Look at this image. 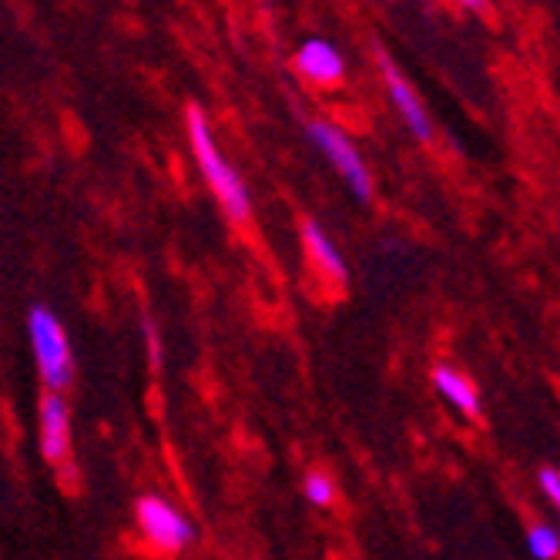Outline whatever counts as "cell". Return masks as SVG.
Wrapping results in <instances>:
<instances>
[{
  "mask_svg": "<svg viewBox=\"0 0 560 560\" xmlns=\"http://www.w3.org/2000/svg\"><path fill=\"white\" fill-rule=\"evenodd\" d=\"M185 128H188V144H191V155L198 162V172L206 175L212 195L219 198V206L225 209L229 219L245 222L252 212V195L248 185L242 182V175L229 165V159L222 155V148L215 141V131L209 125V115L201 112L198 105L185 108Z\"/></svg>",
  "mask_w": 560,
  "mask_h": 560,
  "instance_id": "1",
  "label": "cell"
},
{
  "mask_svg": "<svg viewBox=\"0 0 560 560\" xmlns=\"http://www.w3.org/2000/svg\"><path fill=\"white\" fill-rule=\"evenodd\" d=\"M527 550L537 557V560H553L560 553V534L547 524H534L527 530Z\"/></svg>",
  "mask_w": 560,
  "mask_h": 560,
  "instance_id": "10",
  "label": "cell"
},
{
  "mask_svg": "<svg viewBox=\"0 0 560 560\" xmlns=\"http://www.w3.org/2000/svg\"><path fill=\"white\" fill-rule=\"evenodd\" d=\"M433 386L436 393L456 406L464 417H480V396H477V386L460 373V370H453V366H436L433 370Z\"/></svg>",
  "mask_w": 560,
  "mask_h": 560,
  "instance_id": "9",
  "label": "cell"
},
{
  "mask_svg": "<svg viewBox=\"0 0 560 560\" xmlns=\"http://www.w3.org/2000/svg\"><path fill=\"white\" fill-rule=\"evenodd\" d=\"M540 490H544V497L557 506V511H560V470H540Z\"/></svg>",
  "mask_w": 560,
  "mask_h": 560,
  "instance_id": "12",
  "label": "cell"
},
{
  "mask_svg": "<svg viewBox=\"0 0 560 560\" xmlns=\"http://www.w3.org/2000/svg\"><path fill=\"white\" fill-rule=\"evenodd\" d=\"M135 521H138L141 537L155 550H165V553H178L195 540L191 521L165 497H151V493L141 497L135 503Z\"/></svg>",
  "mask_w": 560,
  "mask_h": 560,
  "instance_id": "4",
  "label": "cell"
},
{
  "mask_svg": "<svg viewBox=\"0 0 560 560\" xmlns=\"http://www.w3.org/2000/svg\"><path fill=\"white\" fill-rule=\"evenodd\" d=\"M292 71L313 88H336L346 78V58L342 50L326 37H310L295 47Z\"/></svg>",
  "mask_w": 560,
  "mask_h": 560,
  "instance_id": "5",
  "label": "cell"
},
{
  "mask_svg": "<svg viewBox=\"0 0 560 560\" xmlns=\"http://www.w3.org/2000/svg\"><path fill=\"white\" fill-rule=\"evenodd\" d=\"M310 141L316 144L319 155L336 168V175L346 182V188L360 198V201H370L373 198V172L363 159V151L355 148V141L346 135V128H339L336 121H326V118H316L305 128Z\"/></svg>",
  "mask_w": 560,
  "mask_h": 560,
  "instance_id": "3",
  "label": "cell"
},
{
  "mask_svg": "<svg viewBox=\"0 0 560 560\" xmlns=\"http://www.w3.org/2000/svg\"><path fill=\"white\" fill-rule=\"evenodd\" d=\"M376 55H380V71H383V81H386V91H389V101H393L399 121L417 141H433V121H430V112L420 101V94L413 91V84L402 78V71L383 55L380 47H376Z\"/></svg>",
  "mask_w": 560,
  "mask_h": 560,
  "instance_id": "6",
  "label": "cell"
},
{
  "mask_svg": "<svg viewBox=\"0 0 560 560\" xmlns=\"http://www.w3.org/2000/svg\"><path fill=\"white\" fill-rule=\"evenodd\" d=\"M456 4H460L464 11H483L487 0H456Z\"/></svg>",
  "mask_w": 560,
  "mask_h": 560,
  "instance_id": "14",
  "label": "cell"
},
{
  "mask_svg": "<svg viewBox=\"0 0 560 560\" xmlns=\"http://www.w3.org/2000/svg\"><path fill=\"white\" fill-rule=\"evenodd\" d=\"M40 453L50 467L71 460V410L65 393H47L40 399Z\"/></svg>",
  "mask_w": 560,
  "mask_h": 560,
  "instance_id": "7",
  "label": "cell"
},
{
  "mask_svg": "<svg viewBox=\"0 0 560 560\" xmlns=\"http://www.w3.org/2000/svg\"><path fill=\"white\" fill-rule=\"evenodd\" d=\"M27 339L47 393H65L74 383V355L61 319L47 305H31L27 313Z\"/></svg>",
  "mask_w": 560,
  "mask_h": 560,
  "instance_id": "2",
  "label": "cell"
},
{
  "mask_svg": "<svg viewBox=\"0 0 560 560\" xmlns=\"http://www.w3.org/2000/svg\"><path fill=\"white\" fill-rule=\"evenodd\" d=\"M302 242H305V252H310L313 266L323 272V279H329L339 289L349 285V266L342 259V252L336 248V242L316 219H302Z\"/></svg>",
  "mask_w": 560,
  "mask_h": 560,
  "instance_id": "8",
  "label": "cell"
},
{
  "mask_svg": "<svg viewBox=\"0 0 560 560\" xmlns=\"http://www.w3.org/2000/svg\"><path fill=\"white\" fill-rule=\"evenodd\" d=\"M144 342H148V355H151V366H162V339H159V329L151 319H144Z\"/></svg>",
  "mask_w": 560,
  "mask_h": 560,
  "instance_id": "13",
  "label": "cell"
},
{
  "mask_svg": "<svg viewBox=\"0 0 560 560\" xmlns=\"http://www.w3.org/2000/svg\"><path fill=\"white\" fill-rule=\"evenodd\" d=\"M302 493H305V500H310L313 506H332V500H336V483H332L329 474L313 470L310 477L302 480Z\"/></svg>",
  "mask_w": 560,
  "mask_h": 560,
  "instance_id": "11",
  "label": "cell"
}]
</instances>
